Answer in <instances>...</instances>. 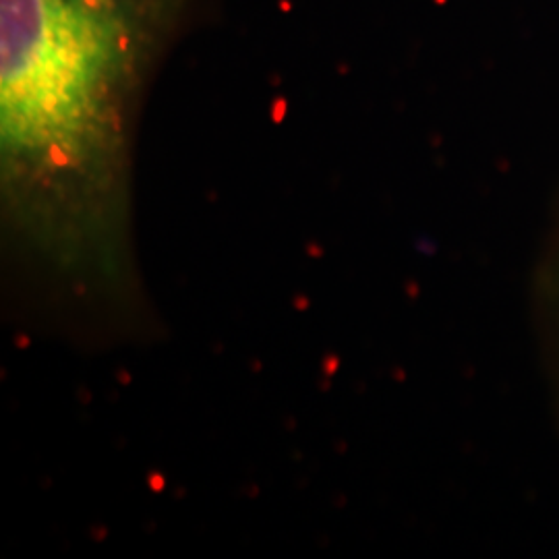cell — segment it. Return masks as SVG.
<instances>
[{
    "label": "cell",
    "mask_w": 559,
    "mask_h": 559,
    "mask_svg": "<svg viewBox=\"0 0 559 559\" xmlns=\"http://www.w3.org/2000/svg\"><path fill=\"white\" fill-rule=\"evenodd\" d=\"M221 0H0L2 152L41 193L110 187L145 85Z\"/></svg>",
    "instance_id": "cell-1"
},
{
    "label": "cell",
    "mask_w": 559,
    "mask_h": 559,
    "mask_svg": "<svg viewBox=\"0 0 559 559\" xmlns=\"http://www.w3.org/2000/svg\"><path fill=\"white\" fill-rule=\"evenodd\" d=\"M551 280H549V293H551V305H554V311H556V321H558L559 332V242L558 253L554 255V265H551Z\"/></svg>",
    "instance_id": "cell-2"
}]
</instances>
